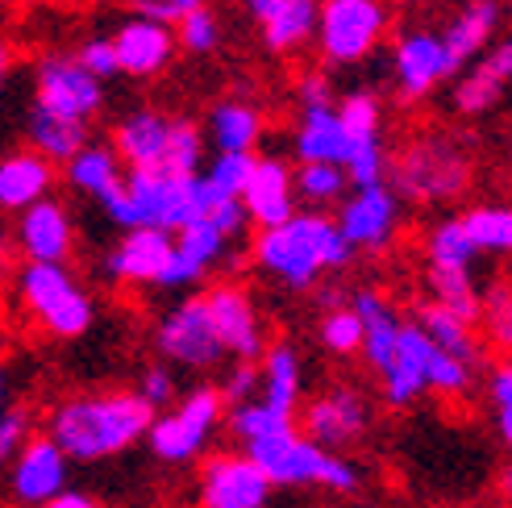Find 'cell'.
<instances>
[{
  "label": "cell",
  "mask_w": 512,
  "mask_h": 508,
  "mask_svg": "<svg viewBox=\"0 0 512 508\" xmlns=\"http://www.w3.org/2000/svg\"><path fill=\"white\" fill-rule=\"evenodd\" d=\"M25 134H30V150H38V155L50 159V163H71L88 146V125L84 121H67V117L46 113L38 105L30 109Z\"/></svg>",
  "instance_id": "cell-30"
},
{
  "label": "cell",
  "mask_w": 512,
  "mask_h": 508,
  "mask_svg": "<svg viewBox=\"0 0 512 508\" xmlns=\"http://www.w3.org/2000/svg\"><path fill=\"white\" fill-rule=\"evenodd\" d=\"M433 338L425 334V329L413 321H404V334H400V350L392 367L379 375V392L383 400L392 404V409H408L413 400H421L429 392V363H433Z\"/></svg>",
  "instance_id": "cell-17"
},
{
  "label": "cell",
  "mask_w": 512,
  "mask_h": 508,
  "mask_svg": "<svg viewBox=\"0 0 512 508\" xmlns=\"http://www.w3.org/2000/svg\"><path fill=\"white\" fill-rule=\"evenodd\" d=\"M259 367H263V404H271L275 413L296 417L300 388H304V371H300L296 346L292 342H271Z\"/></svg>",
  "instance_id": "cell-29"
},
{
  "label": "cell",
  "mask_w": 512,
  "mask_h": 508,
  "mask_svg": "<svg viewBox=\"0 0 512 508\" xmlns=\"http://www.w3.org/2000/svg\"><path fill=\"white\" fill-rule=\"evenodd\" d=\"M221 38V25L209 9H192L179 17V46L192 50V55H204V50H213Z\"/></svg>",
  "instance_id": "cell-46"
},
{
  "label": "cell",
  "mask_w": 512,
  "mask_h": 508,
  "mask_svg": "<svg viewBox=\"0 0 512 508\" xmlns=\"http://www.w3.org/2000/svg\"><path fill=\"white\" fill-rule=\"evenodd\" d=\"M463 225L479 254H512V209L479 205L463 213Z\"/></svg>",
  "instance_id": "cell-37"
},
{
  "label": "cell",
  "mask_w": 512,
  "mask_h": 508,
  "mask_svg": "<svg viewBox=\"0 0 512 508\" xmlns=\"http://www.w3.org/2000/svg\"><path fill=\"white\" fill-rule=\"evenodd\" d=\"M221 421H229L221 388H192L179 404H171L163 417H155V425H150V434H146V450L155 454L159 463L184 467L209 450Z\"/></svg>",
  "instance_id": "cell-7"
},
{
  "label": "cell",
  "mask_w": 512,
  "mask_h": 508,
  "mask_svg": "<svg viewBox=\"0 0 512 508\" xmlns=\"http://www.w3.org/2000/svg\"><path fill=\"white\" fill-rule=\"evenodd\" d=\"M508 84H512V38L488 46L475 59V67L463 71V80H458L454 92H450V105L463 117H479L504 96Z\"/></svg>",
  "instance_id": "cell-20"
},
{
  "label": "cell",
  "mask_w": 512,
  "mask_h": 508,
  "mask_svg": "<svg viewBox=\"0 0 512 508\" xmlns=\"http://www.w3.org/2000/svg\"><path fill=\"white\" fill-rule=\"evenodd\" d=\"M425 254H429V267H463V271H471L479 250H475V242L467 234L463 217H446V221H438L429 230Z\"/></svg>",
  "instance_id": "cell-36"
},
{
  "label": "cell",
  "mask_w": 512,
  "mask_h": 508,
  "mask_svg": "<svg viewBox=\"0 0 512 508\" xmlns=\"http://www.w3.org/2000/svg\"><path fill=\"white\" fill-rule=\"evenodd\" d=\"M221 200L225 196H217V188L204 175H175L167 167H150V171H130L125 188L113 192L109 200H100V205L125 234L134 230L184 234L188 225L209 221V213Z\"/></svg>",
  "instance_id": "cell-2"
},
{
  "label": "cell",
  "mask_w": 512,
  "mask_h": 508,
  "mask_svg": "<svg viewBox=\"0 0 512 508\" xmlns=\"http://www.w3.org/2000/svg\"><path fill=\"white\" fill-rule=\"evenodd\" d=\"M67 467H71V459L46 434L30 438V446L9 463V504L42 508L55 496H63L67 492Z\"/></svg>",
  "instance_id": "cell-13"
},
{
  "label": "cell",
  "mask_w": 512,
  "mask_h": 508,
  "mask_svg": "<svg viewBox=\"0 0 512 508\" xmlns=\"http://www.w3.org/2000/svg\"><path fill=\"white\" fill-rule=\"evenodd\" d=\"M284 5H288V0H246V9L254 13V21H259V25H263L275 9H284Z\"/></svg>",
  "instance_id": "cell-55"
},
{
  "label": "cell",
  "mask_w": 512,
  "mask_h": 508,
  "mask_svg": "<svg viewBox=\"0 0 512 508\" xmlns=\"http://www.w3.org/2000/svg\"><path fill=\"white\" fill-rule=\"evenodd\" d=\"M392 188L417 205H438V200L463 196L471 184V159L467 150L446 134H425L408 142L392 159Z\"/></svg>",
  "instance_id": "cell-5"
},
{
  "label": "cell",
  "mask_w": 512,
  "mask_h": 508,
  "mask_svg": "<svg viewBox=\"0 0 512 508\" xmlns=\"http://www.w3.org/2000/svg\"><path fill=\"white\" fill-rule=\"evenodd\" d=\"M134 9H138V17L159 21V25H171V21L184 17V13L175 9V0H134Z\"/></svg>",
  "instance_id": "cell-53"
},
{
  "label": "cell",
  "mask_w": 512,
  "mask_h": 508,
  "mask_svg": "<svg viewBox=\"0 0 512 508\" xmlns=\"http://www.w3.org/2000/svg\"><path fill=\"white\" fill-rule=\"evenodd\" d=\"M171 125H175V117H163L155 109H138L113 130V150L121 155V163H130V171L167 167Z\"/></svg>",
  "instance_id": "cell-22"
},
{
  "label": "cell",
  "mask_w": 512,
  "mask_h": 508,
  "mask_svg": "<svg viewBox=\"0 0 512 508\" xmlns=\"http://www.w3.org/2000/svg\"><path fill=\"white\" fill-rule=\"evenodd\" d=\"M17 250L25 263H63L71 254V217L59 200L17 213Z\"/></svg>",
  "instance_id": "cell-21"
},
{
  "label": "cell",
  "mask_w": 512,
  "mask_h": 508,
  "mask_svg": "<svg viewBox=\"0 0 512 508\" xmlns=\"http://www.w3.org/2000/svg\"><path fill=\"white\" fill-rule=\"evenodd\" d=\"M17 300L50 338H80L92 329V296L63 263H25L17 271Z\"/></svg>",
  "instance_id": "cell-6"
},
{
  "label": "cell",
  "mask_w": 512,
  "mask_h": 508,
  "mask_svg": "<svg viewBox=\"0 0 512 508\" xmlns=\"http://www.w3.org/2000/svg\"><path fill=\"white\" fill-rule=\"evenodd\" d=\"M367 425H371V404H367L363 392L350 388V384L325 388L300 417L304 434H309L321 450H334V454L354 446L358 438L367 434Z\"/></svg>",
  "instance_id": "cell-11"
},
{
  "label": "cell",
  "mask_w": 512,
  "mask_h": 508,
  "mask_svg": "<svg viewBox=\"0 0 512 508\" xmlns=\"http://www.w3.org/2000/svg\"><path fill=\"white\" fill-rule=\"evenodd\" d=\"M175 259V234L167 230H134L117 242V250L105 259L109 279L121 284H163V275L171 271Z\"/></svg>",
  "instance_id": "cell-18"
},
{
  "label": "cell",
  "mask_w": 512,
  "mask_h": 508,
  "mask_svg": "<svg viewBox=\"0 0 512 508\" xmlns=\"http://www.w3.org/2000/svg\"><path fill=\"white\" fill-rule=\"evenodd\" d=\"M263 134V117L246 100H225L209 113V138L217 155H254V142Z\"/></svg>",
  "instance_id": "cell-31"
},
{
  "label": "cell",
  "mask_w": 512,
  "mask_h": 508,
  "mask_svg": "<svg viewBox=\"0 0 512 508\" xmlns=\"http://www.w3.org/2000/svg\"><path fill=\"white\" fill-rule=\"evenodd\" d=\"M42 508H96V500L92 496H84V492H63V496H55L50 504H42Z\"/></svg>",
  "instance_id": "cell-54"
},
{
  "label": "cell",
  "mask_w": 512,
  "mask_h": 508,
  "mask_svg": "<svg viewBox=\"0 0 512 508\" xmlns=\"http://www.w3.org/2000/svg\"><path fill=\"white\" fill-rule=\"evenodd\" d=\"M296 96L304 109H334V84H329L325 71H304L296 84Z\"/></svg>",
  "instance_id": "cell-51"
},
{
  "label": "cell",
  "mask_w": 512,
  "mask_h": 508,
  "mask_svg": "<svg viewBox=\"0 0 512 508\" xmlns=\"http://www.w3.org/2000/svg\"><path fill=\"white\" fill-rule=\"evenodd\" d=\"M350 184L346 167H329V163H313V167H296V192L300 200H309V205H334V200H342Z\"/></svg>",
  "instance_id": "cell-40"
},
{
  "label": "cell",
  "mask_w": 512,
  "mask_h": 508,
  "mask_svg": "<svg viewBox=\"0 0 512 508\" xmlns=\"http://www.w3.org/2000/svg\"><path fill=\"white\" fill-rule=\"evenodd\" d=\"M350 259L354 246L346 242L338 217L325 213H296L288 225L259 230L254 238V263L292 292H309L321 271H338Z\"/></svg>",
  "instance_id": "cell-3"
},
{
  "label": "cell",
  "mask_w": 512,
  "mask_h": 508,
  "mask_svg": "<svg viewBox=\"0 0 512 508\" xmlns=\"http://www.w3.org/2000/svg\"><path fill=\"white\" fill-rule=\"evenodd\" d=\"M296 175L288 171L284 159L275 155H263L259 167H254V180L242 196V205L250 213V221L259 225V230H275V225H288L296 217Z\"/></svg>",
  "instance_id": "cell-19"
},
{
  "label": "cell",
  "mask_w": 512,
  "mask_h": 508,
  "mask_svg": "<svg viewBox=\"0 0 512 508\" xmlns=\"http://www.w3.org/2000/svg\"><path fill=\"white\" fill-rule=\"evenodd\" d=\"M317 334H321V346L329 354H338V359H346V354H363V346H367V325H363V317L354 313V304L325 309Z\"/></svg>",
  "instance_id": "cell-39"
},
{
  "label": "cell",
  "mask_w": 512,
  "mask_h": 508,
  "mask_svg": "<svg viewBox=\"0 0 512 508\" xmlns=\"http://www.w3.org/2000/svg\"><path fill=\"white\" fill-rule=\"evenodd\" d=\"M271 479L246 454H213L200 467V508H267Z\"/></svg>",
  "instance_id": "cell-12"
},
{
  "label": "cell",
  "mask_w": 512,
  "mask_h": 508,
  "mask_svg": "<svg viewBox=\"0 0 512 508\" xmlns=\"http://www.w3.org/2000/svg\"><path fill=\"white\" fill-rule=\"evenodd\" d=\"M400 221V192L379 184V188H354L342 209H338V225L354 250H379L388 246Z\"/></svg>",
  "instance_id": "cell-16"
},
{
  "label": "cell",
  "mask_w": 512,
  "mask_h": 508,
  "mask_svg": "<svg viewBox=\"0 0 512 508\" xmlns=\"http://www.w3.org/2000/svg\"><path fill=\"white\" fill-rule=\"evenodd\" d=\"M179 13H192V9H204V0H175Z\"/></svg>",
  "instance_id": "cell-56"
},
{
  "label": "cell",
  "mask_w": 512,
  "mask_h": 508,
  "mask_svg": "<svg viewBox=\"0 0 512 508\" xmlns=\"http://www.w3.org/2000/svg\"><path fill=\"white\" fill-rule=\"evenodd\" d=\"M388 30V9L383 0H321L317 46L329 63H358L379 46Z\"/></svg>",
  "instance_id": "cell-9"
},
{
  "label": "cell",
  "mask_w": 512,
  "mask_h": 508,
  "mask_svg": "<svg viewBox=\"0 0 512 508\" xmlns=\"http://www.w3.org/2000/svg\"><path fill=\"white\" fill-rule=\"evenodd\" d=\"M155 425V409L138 392H88L59 400L46 417V438L71 463H105L142 442Z\"/></svg>",
  "instance_id": "cell-1"
},
{
  "label": "cell",
  "mask_w": 512,
  "mask_h": 508,
  "mask_svg": "<svg viewBox=\"0 0 512 508\" xmlns=\"http://www.w3.org/2000/svg\"><path fill=\"white\" fill-rule=\"evenodd\" d=\"M138 396L150 404V409H167V404L175 400V375L167 367H146L142 379H138Z\"/></svg>",
  "instance_id": "cell-50"
},
{
  "label": "cell",
  "mask_w": 512,
  "mask_h": 508,
  "mask_svg": "<svg viewBox=\"0 0 512 508\" xmlns=\"http://www.w3.org/2000/svg\"><path fill=\"white\" fill-rule=\"evenodd\" d=\"M30 413L25 409H5V417H0V459L13 463L17 454L30 446Z\"/></svg>",
  "instance_id": "cell-48"
},
{
  "label": "cell",
  "mask_w": 512,
  "mask_h": 508,
  "mask_svg": "<svg viewBox=\"0 0 512 508\" xmlns=\"http://www.w3.org/2000/svg\"><path fill=\"white\" fill-rule=\"evenodd\" d=\"M155 346L167 363L184 367V371H213L225 359V346H221V334L213 325L204 292L179 300L175 309L163 313V321L155 329Z\"/></svg>",
  "instance_id": "cell-8"
},
{
  "label": "cell",
  "mask_w": 512,
  "mask_h": 508,
  "mask_svg": "<svg viewBox=\"0 0 512 508\" xmlns=\"http://www.w3.org/2000/svg\"><path fill=\"white\" fill-rule=\"evenodd\" d=\"M417 325L425 329V334L433 338V346L454 354V359H463V363H479V338H475V325H467L463 317H454L446 313L442 304H433L425 300L421 309H417Z\"/></svg>",
  "instance_id": "cell-35"
},
{
  "label": "cell",
  "mask_w": 512,
  "mask_h": 508,
  "mask_svg": "<svg viewBox=\"0 0 512 508\" xmlns=\"http://www.w3.org/2000/svg\"><path fill=\"white\" fill-rule=\"evenodd\" d=\"M50 184H55V167L38 150H13L0 163V205L9 213H25L50 200Z\"/></svg>",
  "instance_id": "cell-25"
},
{
  "label": "cell",
  "mask_w": 512,
  "mask_h": 508,
  "mask_svg": "<svg viewBox=\"0 0 512 508\" xmlns=\"http://www.w3.org/2000/svg\"><path fill=\"white\" fill-rule=\"evenodd\" d=\"M229 438L238 442V450H246L250 442H259V438H267V434H279V429H288V425H296V417H288V413H275L271 404H263V400H250V404H238V409H229Z\"/></svg>",
  "instance_id": "cell-38"
},
{
  "label": "cell",
  "mask_w": 512,
  "mask_h": 508,
  "mask_svg": "<svg viewBox=\"0 0 512 508\" xmlns=\"http://www.w3.org/2000/svg\"><path fill=\"white\" fill-rule=\"evenodd\" d=\"M125 175H130V171H121V155H117V150H109V146H84L80 155L67 163L71 188L88 192L96 200H109L113 192H121Z\"/></svg>",
  "instance_id": "cell-32"
},
{
  "label": "cell",
  "mask_w": 512,
  "mask_h": 508,
  "mask_svg": "<svg viewBox=\"0 0 512 508\" xmlns=\"http://www.w3.org/2000/svg\"><path fill=\"white\" fill-rule=\"evenodd\" d=\"M204 300H209L225 354H234L238 363H263L267 338H263V317L254 309V296L238 284H213L204 292Z\"/></svg>",
  "instance_id": "cell-14"
},
{
  "label": "cell",
  "mask_w": 512,
  "mask_h": 508,
  "mask_svg": "<svg viewBox=\"0 0 512 508\" xmlns=\"http://www.w3.org/2000/svg\"><path fill=\"white\" fill-rule=\"evenodd\" d=\"M425 284H429L433 304H442L446 313L463 317L467 325H475L483 317V292L471 279V271H463V267H425Z\"/></svg>",
  "instance_id": "cell-34"
},
{
  "label": "cell",
  "mask_w": 512,
  "mask_h": 508,
  "mask_svg": "<svg viewBox=\"0 0 512 508\" xmlns=\"http://www.w3.org/2000/svg\"><path fill=\"white\" fill-rule=\"evenodd\" d=\"M338 117L346 125L350 142H363V138H379V100L371 92H350L342 96Z\"/></svg>",
  "instance_id": "cell-45"
},
{
  "label": "cell",
  "mask_w": 512,
  "mask_h": 508,
  "mask_svg": "<svg viewBox=\"0 0 512 508\" xmlns=\"http://www.w3.org/2000/svg\"><path fill=\"white\" fill-rule=\"evenodd\" d=\"M500 484H504V500H508V504H512V467H508V471H504V479H500Z\"/></svg>",
  "instance_id": "cell-57"
},
{
  "label": "cell",
  "mask_w": 512,
  "mask_h": 508,
  "mask_svg": "<svg viewBox=\"0 0 512 508\" xmlns=\"http://www.w3.org/2000/svg\"><path fill=\"white\" fill-rule=\"evenodd\" d=\"M200 159H204V134L188 117H175L171 125V150H167V171L175 175H200Z\"/></svg>",
  "instance_id": "cell-43"
},
{
  "label": "cell",
  "mask_w": 512,
  "mask_h": 508,
  "mask_svg": "<svg viewBox=\"0 0 512 508\" xmlns=\"http://www.w3.org/2000/svg\"><path fill=\"white\" fill-rule=\"evenodd\" d=\"M483 334H488V342L496 350H508L512 354V284H492L488 292H483Z\"/></svg>",
  "instance_id": "cell-41"
},
{
  "label": "cell",
  "mask_w": 512,
  "mask_h": 508,
  "mask_svg": "<svg viewBox=\"0 0 512 508\" xmlns=\"http://www.w3.org/2000/svg\"><path fill=\"white\" fill-rule=\"evenodd\" d=\"M242 454L259 463V471L279 488H325V492L346 496V492H358V484H363L358 463L342 459L334 450H321L300 425H288L279 434L250 442Z\"/></svg>",
  "instance_id": "cell-4"
},
{
  "label": "cell",
  "mask_w": 512,
  "mask_h": 508,
  "mask_svg": "<svg viewBox=\"0 0 512 508\" xmlns=\"http://www.w3.org/2000/svg\"><path fill=\"white\" fill-rule=\"evenodd\" d=\"M254 167H259V155H217L213 167L204 171V180L217 188V196L242 200L250 180H254Z\"/></svg>",
  "instance_id": "cell-42"
},
{
  "label": "cell",
  "mask_w": 512,
  "mask_h": 508,
  "mask_svg": "<svg viewBox=\"0 0 512 508\" xmlns=\"http://www.w3.org/2000/svg\"><path fill=\"white\" fill-rule=\"evenodd\" d=\"M80 59L96 80H109V75H117L121 71V55H117V46H113V38H92V42H84L80 46Z\"/></svg>",
  "instance_id": "cell-49"
},
{
  "label": "cell",
  "mask_w": 512,
  "mask_h": 508,
  "mask_svg": "<svg viewBox=\"0 0 512 508\" xmlns=\"http://www.w3.org/2000/svg\"><path fill=\"white\" fill-rule=\"evenodd\" d=\"M113 46H117V55H121V71L134 75V80H146V75H159L171 63L175 34H171V25L134 17V21H125L121 30H117Z\"/></svg>",
  "instance_id": "cell-23"
},
{
  "label": "cell",
  "mask_w": 512,
  "mask_h": 508,
  "mask_svg": "<svg viewBox=\"0 0 512 508\" xmlns=\"http://www.w3.org/2000/svg\"><path fill=\"white\" fill-rule=\"evenodd\" d=\"M396 88H400V100H421L429 96L433 88H438L442 80H450V75L458 71L454 55H450V46L442 34H433V30H413V34H404L396 42Z\"/></svg>",
  "instance_id": "cell-15"
},
{
  "label": "cell",
  "mask_w": 512,
  "mask_h": 508,
  "mask_svg": "<svg viewBox=\"0 0 512 508\" xmlns=\"http://www.w3.org/2000/svg\"><path fill=\"white\" fill-rule=\"evenodd\" d=\"M350 304H354V313L363 317V325H367L363 359H367V367H371L375 375H383V371L392 367L396 350H400L404 321H400V313L388 304V296H379L375 288H358V292L350 296Z\"/></svg>",
  "instance_id": "cell-24"
},
{
  "label": "cell",
  "mask_w": 512,
  "mask_h": 508,
  "mask_svg": "<svg viewBox=\"0 0 512 508\" xmlns=\"http://www.w3.org/2000/svg\"><path fill=\"white\" fill-rule=\"evenodd\" d=\"M488 404H492V421L504 450L512 454V359L496 363L488 375Z\"/></svg>",
  "instance_id": "cell-44"
},
{
  "label": "cell",
  "mask_w": 512,
  "mask_h": 508,
  "mask_svg": "<svg viewBox=\"0 0 512 508\" xmlns=\"http://www.w3.org/2000/svg\"><path fill=\"white\" fill-rule=\"evenodd\" d=\"M209 221L217 225V230H221L225 238H238V234L246 230L250 213H246V205H242V200H221V205L209 213Z\"/></svg>",
  "instance_id": "cell-52"
},
{
  "label": "cell",
  "mask_w": 512,
  "mask_h": 508,
  "mask_svg": "<svg viewBox=\"0 0 512 508\" xmlns=\"http://www.w3.org/2000/svg\"><path fill=\"white\" fill-rule=\"evenodd\" d=\"M350 134L338 117V109H304L296 125V159L300 167L329 163V167H346L350 163Z\"/></svg>",
  "instance_id": "cell-26"
},
{
  "label": "cell",
  "mask_w": 512,
  "mask_h": 508,
  "mask_svg": "<svg viewBox=\"0 0 512 508\" xmlns=\"http://www.w3.org/2000/svg\"><path fill=\"white\" fill-rule=\"evenodd\" d=\"M221 396L229 409H238V404H250V400H263V367L259 363H238L229 367L225 384H221Z\"/></svg>",
  "instance_id": "cell-47"
},
{
  "label": "cell",
  "mask_w": 512,
  "mask_h": 508,
  "mask_svg": "<svg viewBox=\"0 0 512 508\" xmlns=\"http://www.w3.org/2000/svg\"><path fill=\"white\" fill-rule=\"evenodd\" d=\"M100 80L75 55H46L34 67V105L67 121H84L100 109Z\"/></svg>",
  "instance_id": "cell-10"
},
{
  "label": "cell",
  "mask_w": 512,
  "mask_h": 508,
  "mask_svg": "<svg viewBox=\"0 0 512 508\" xmlns=\"http://www.w3.org/2000/svg\"><path fill=\"white\" fill-rule=\"evenodd\" d=\"M317 25H321V0H288L284 9H275L263 21V42L275 55H292V50L317 38Z\"/></svg>",
  "instance_id": "cell-33"
},
{
  "label": "cell",
  "mask_w": 512,
  "mask_h": 508,
  "mask_svg": "<svg viewBox=\"0 0 512 508\" xmlns=\"http://www.w3.org/2000/svg\"><path fill=\"white\" fill-rule=\"evenodd\" d=\"M496 25H500V0H467V5L458 9V13L450 17V25L442 30L454 63L467 67L471 59H479L483 50H488Z\"/></svg>",
  "instance_id": "cell-28"
},
{
  "label": "cell",
  "mask_w": 512,
  "mask_h": 508,
  "mask_svg": "<svg viewBox=\"0 0 512 508\" xmlns=\"http://www.w3.org/2000/svg\"><path fill=\"white\" fill-rule=\"evenodd\" d=\"M225 242L229 238L217 230L213 221H196V225H188L184 234H175V259H171V271L163 275L159 288H188V284H196L204 271L221 263Z\"/></svg>",
  "instance_id": "cell-27"
}]
</instances>
